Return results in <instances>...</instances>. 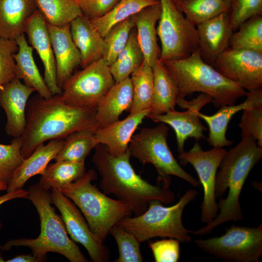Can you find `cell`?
Segmentation results:
<instances>
[{
  "label": "cell",
  "instance_id": "cell-1",
  "mask_svg": "<svg viewBox=\"0 0 262 262\" xmlns=\"http://www.w3.org/2000/svg\"><path fill=\"white\" fill-rule=\"evenodd\" d=\"M96 108L80 109L65 103L61 94L46 98L38 94L27 103L26 123L20 137L24 159L45 142L65 139L81 130L97 129Z\"/></svg>",
  "mask_w": 262,
  "mask_h": 262
},
{
  "label": "cell",
  "instance_id": "cell-2",
  "mask_svg": "<svg viewBox=\"0 0 262 262\" xmlns=\"http://www.w3.org/2000/svg\"><path fill=\"white\" fill-rule=\"evenodd\" d=\"M131 157L128 149L124 154L114 156L103 145L95 148L92 161L101 177L102 191L128 204L135 216L144 213L152 200L164 204L174 202L175 195L169 187L153 185L135 172Z\"/></svg>",
  "mask_w": 262,
  "mask_h": 262
},
{
  "label": "cell",
  "instance_id": "cell-3",
  "mask_svg": "<svg viewBox=\"0 0 262 262\" xmlns=\"http://www.w3.org/2000/svg\"><path fill=\"white\" fill-rule=\"evenodd\" d=\"M262 157V147L251 138L242 139L234 147L226 152L215 177V194L220 197L229 189L225 199L220 198L219 212L216 217L204 227L192 233L204 235L220 225L230 221L243 219L239 201L243 187L249 172Z\"/></svg>",
  "mask_w": 262,
  "mask_h": 262
},
{
  "label": "cell",
  "instance_id": "cell-4",
  "mask_svg": "<svg viewBox=\"0 0 262 262\" xmlns=\"http://www.w3.org/2000/svg\"><path fill=\"white\" fill-rule=\"evenodd\" d=\"M28 199L34 205L39 216L40 232L34 239L20 238L7 241L2 250H9L14 246L29 247L32 254L42 262L48 252H54L65 257L71 262H87L78 246L68 236L61 216L51 206L50 192L38 183L31 186Z\"/></svg>",
  "mask_w": 262,
  "mask_h": 262
},
{
  "label": "cell",
  "instance_id": "cell-5",
  "mask_svg": "<svg viewBox=\"0 0 262 262\" xmlns=\"http://www.w3.org/2000/svg\"><path fill=\"white\" fill-rule=\"evenodd\" d=\"M162 63L178 85L179 98L200 92L211 97L214 106L220 108L235 104L239 98L246 96L245 89L204 62L199 49L185 58Z\"/></svg>",
  "mask_w": 262,
  "mask_h": 262
},
{
  "label": "cell",
  "instance_id": "cell-6",
  "mask_svg": "<svg viewBox=\"0 0 262 262\" xmlns=\"http://www.w3.org/2000/svg\"><path fill=\"white\" fill-rule=\"evenodd\" d=\"M94 169L60 189L79 209L96 237L104 243L111 229L132 213L126 203L109 196L92 182L97 179Z\"/></svg>",
  "mask_w": 262,
  "mask_h": 262
},
{
  "label": "cell",
  "instance_id": "cell-7",
  "mask_svg": "<svg viewBox=\"0 0 262 262\" xmlns=\"http://www.w3.org/2000/svg\"><path fill=\"white\" fill-rule=\"evenodd\" d=\"M197 194L196 189H189L176 204L168 207L160 201L152 200L144 213L134 217L126 216L117 225L133 234L141 243L155 237L171 238L189 243L192 231L184 226L182 215L185 207Z\"/></svg>",
  "mask_w": 262,
  "mask_h": 262
},
{
  "label": "cell",
  "instance_id": "cell-8",
  "mask_svg": "<svg viewBox=\"0 0 262 262\" xmlns=\"http://www.w3.org/2000/svg\"><path fill=\"white\" fill-rule=\"evenodd\" d=\"M168 127L160 123L152 128H144L133 135L128 150L131 156L141 164H150L155 167L158 180L164 186L169 187L171 176L179 177L194 187H199L200 182L186 172L174 157L167 143Z\"/></svg>",
  "mask_w": 262,
  "mask_h": 262
},
{
  "label": "cell",
  "instance_id": "cell-9",
  "mask_svg": "<svg viewBox=\"0 0 262 262\" xmlns=\"http://www.w3.org/2000/svg\"><path fill=\"white\" fill-rule=\"evenodd\" d=\"M161 14L157 29L161 43L160 60L185 58L199 49L197 29L172 0H159Z\"/></svg>",
  "mask_w": 262,
  "mask_h": 262
},
{
  "label": "cell",
  "instance_id": "cell-10",
  "mask_svg": "<svg viewBox=\"0 0 262 262\" xmlns=\"http://www.w3.org/2000/svg\"><path fill=\"white\" fill-rule=\"evenodd\" d=\"M201 250L226 262H260L262 224L257 227L232 225L220 236L194 240Z\"/></svg>",
  "mask_w": 262,
  "mask_h": 262
},
{
  "label": "cell",
  "instance_id": "cell-11",
  "mask_svg": "<svg viewBox=\"0 0 262 262\" xmlns=\"http://www.w3.org/2000/svg\"><path fill=\"white\" fill-rule=\"evenodd\" d=\"M115 83L110 66L101 58L73 73L63 84L61 96L72 107L96 108Z\"/></svg>",
  "mask_w": 262,
  "mask_h": 262
},
{
  "label": "cell",
  "instance_id": "cell-12",
  "mask_svg": "<svg viewBox=\"0 0 262 262\" xmlns=\"http://www.w3.org/2000/svg\"><path fill=\"white\" fill-rule=\"evenodd\" d=\"M227 150L222 147H213L204 151L196 143L188 151L180 153V164H191L196 170L203 189V199L201 205V222L208 224L214 219L219 212L215 194L216 174L220 162Z\"/></svg>",
  "mask_w": 262,
  "mask_h": 262
},
{
  "label": "cell",
  "instance_id": "cell-13",
  "mask_svg": "<svg viewBox=\"0 0 262 262\" xmlns=\"http://www.w3.org/2000/svg\"><path fill=\"white\" fill-rule=\"evenodd\" d=\"M212 66L248 91L262 87V52L228 47L216 58Z\"/></svg>",
  "mask_w": 262,
  "mask_h": 262
},
{
  "label": "cell",
  "instance_id": "cell-14",
  "mask_svg": "<svg viewBox=\"0 0 262 262\" xmlns=\"http://www.w3.org/2000/svg\"><path fill=\"white\" fill-rule=\"evenodd\" d=\"M50 195L52 204L60 212L67 231L72 239L84 247L93 262H108L110 259L108 248L94 235L76 205L59 189L51 188Z\"/></svg>",
  "mask_w": 262,
  "mask_h": 262
},
{
  "label": "cell",
  "instance_id": "cell-15",
  "mask_svg": "<svg viewBox=\"0 0 262 262\" xmlns=\"http://www.w3.org/2000/svg\"><path fill=\"white\" fill-rule=\"evenodd\" d=\"M212 102V98L203 93L200 94L191 101L185 98H177L176 104L184 112H179L175 109L160 115H149L147 117L156 122L164 123L169 125L176 134L178 151H184L185 141L188 138H194L199 141L204 138L203 131L207 130L202 124L198 113L206 104Z\"/></svg>",
  "mask_w": 262,
  "mask_h": 262
},
{
  "label": "cell",
  "instance_id": "cell-16",
  "mask_svg": "<svg viewBox=\"0 0 262 262\" xmlns=\"http://www.w3.org/2000/svg\"><path fill=\"white\" fill-rule=\"evenodd\" d=\"M35 90L21 82L16 77L0 87V105L5 112L6 134L20 137L26 123V108L29 98Z\"/></svg>",
  "mask_w": 262,
  "mask_h": 262
},
{
  "label": "cell",
  "instance_id": "cell-17",
  "mask_svg": "<svg viewBox=\"0 0 262 262\" xmlns=\"http://www.w3.org/2000/svg\"><path fill=\"white\" fill-rule=\"evenodd\" d=\"M24 33L42 62L44 79L49 89L53 95L61 94L62 89L57 82L55 61L47 23L38 9L28 19Z\"/></svg>",
  "mask_w": 262,
  "mask_h": 262
},
{
  "label": "cell",
  "instance_id": "cell-18",
  "mask_svg": "<svg viewBox=\"0 0 262 262\" xmlns=\"http://www.w3.org/2000/svg\"><path fill=\"white\" fill-rule=\"evenodd\" d=\"M196 27L201 57L204 62L212 66L216 58L229 47L233 33L229 13H222Z\"/></svg>",
  "mask_w": 262,
  "mask_h": 262
},
{
  "label": "cell",
  "instance_id": "cell-19",
  "mask_svg": "<svg viewBox=\"0 0 262 262\" xmlns=\"http://www.w3.org/2000/svg\"><path fill=\"white\" fill-rule=\"evenodd\" d=\"M47 26L55 61L57 82L62 89L75 68L80 65L81 54L72 38L70 24L58 26L47 23Z\"/></svg>",
  "mask_w": 262,
  "mask_h": 262
},
{
  "label": "cell",
  "instance_id": "cell-20",
  "mask_svg": "<svg viewBox=\"0 0 262 262\" xmlns=\"http://www.w3.org/2000/svg\"><path fill=\"white\" fill-rule=\"evenodd\" d=\"M246 97L243 102L238 105L222 106L213 115H206L200 112L198 113L200 118L204 120L209 127V133L207 140L209 145L218 147L230 146L233 142L227 139L226 133L232 116L245 109L262 106V88L248 91Z\"/></svg>",
  "mask_w": 262,
  "mask_h": 262
},
{
  "label": "cell",
  "instance_id": "cell-21",
  "mask_svg": "<svg viewBox=\"0 0 262 262\" xmlns=\"http://www.w3.org/2000/svg\"><path fill=\"white\" fill-rule=\"evenodd\" d=\"M147 109L130 115L121 120L98 129L95 138L98 144L105 146L109 152L114 156L126 153L134 132L144 119L150 114Z\"/></svg>",
  "mask_w": 262,
  "mask_h": 262
},
{
  "label": "cell",
  "instance_id": "cell-22",
  "mask_svg": "<svg viewBox=\"0 0 262 262\" xmlns=\"http://www.w3.org/2000/svg\"><path fill=\"white\" fill-rule=\"evenodd\" d=\"M64 140L65 139H54L46 145L41 144L24 159L8 182L7 192L22 189L31 178L41 175L61 149Z\"/></svg>",
  "mask_w": 262,
  "mask_h": 262
},
{
  "label": "cell",
  "instance_id": "cell-23",
  "mask_svg": "<svg viewBox=\"0 0 262 262\" xmlns=\"http://www.w3.org/2000/svg\"><path fill=\"white\" fill-rule=\"evenodd\" d=\"M161 11L159 1L132 15L137 40L144 61L152 67L160 59L161 55V49L157 43L156 24L160 19Z\"/></svg>",
  "mask_w": 262,
  "mask_h": 262
},
{
  "label": "cell",
  "instance_id": "cell-24",
  "mask_svg": "<svg viewBox=\"0 0 262 262\" xmlns=\"http://www.w3.org/2000/svg\"><path fill=\"white\" fill-rule=\"evenodd\" d=\"M132 98L133 89L130 77L115 82L96 107L97 130L118 120L124 111H129Z\"/></svg>",
  "mask_w": 262,
  "mask_h": 262
},
{
  "label": "cell",
  "instance_id": "cell-25",
  "mask_svg": "<svg viewBox=\"0 0 262 262\" xmlns=\"http://www.w3.org/2000/svg\"><path fill=\"white\" fill-rule=\"evenodd\" d=\"M73 41L80 51L81 66L83 68L102 58L104 38L93 26L91 20L83 15L70 23Z\"/></svg>",
  "mask_w": 262,
  "mask_h": 262
},
{
  "label": "cell",
  "instance_id": "cell-26",
  "mask_svg": "<svg viewBox=\"0 0 262 262\" xmlns=\"http://www.w3.org/2000/svg\"><path fill=\"white\" fill-rule=\"evenodd\" d=\"M37 9L35 0H0V37L16 40Z\"/></svg>",
  "mask_w": 262,
  "mask_h": 262
},
{
  "label": "cell",
  "instance_id": "cell-27",
  "mask_svg": "<svg viewBox=\"0 0 262 262\" xmlns=\"http://www.w3.org/2000/svg\"><path fill=\"white\" fill-rule=\"evenodd\" d=\"M16 41L18 47L14 55L16 77L33 88L41 97L50 98L53 95L40 73L33 58V48L29 45L24 33L18 36Z\"/></svg>",
  "mask_w": 262,
  "mask_h": 262
},
{
  "label": "cell",
  "instance_id": "cell-28",
  "mask_svg": "<svg viewBox=\"0 0 262 262\" xmlns=\"http://www.w3.org/2000/svg\"><path fill=\"white\" fill-rule=\"evenodd\" d=\"M152 69L153 98L149 115H160L175 109L179 88L160 60L156 62Z\"/></svg>",
  "mask_w": 262,
  "mask_h": 262
},
{
  "label": "cell",
  "instance_id": "cell-29",
  "mask_svg": "<svg viewBox=\"0 0 262 262\" xmlns=\"http://www.w3.org/2000/svg\"><path fill=\"white\" fill-rule=\"evenodd\" d=\"M86 172L84 162L55 161L48 164L41 175L38 183L47 190H60L82 176Z\"/></svg>",
  "mask_w": 262,
  "mask_h": 262
},
{
  "label": "cell",
  "instance_id": "cell-30",
  "mask_svg": "<svg viewBox=\"0 0 262 262\" xmlns=\"http://www.w3.org/2000/svg\"><path fill=\"white\" fill-rule=\"evenodd\" d=\"M96 130L95 128L81 130L67 136L55 161L84 162L91 151L98 145L95 138Z\"/></svg>",
  "mask_w": 262,
  "mask_h": 262
},
{
  "label": "cell",
  "instance_id": "cell-31",
  "mask_svg": "<svg viewBox=\"0 0 262 262\" xmlns=\"http://www.w3.org/2000/svg\"><path fill=\"white\" fill-rule=\"evenodd\" d=\"M133 98L130 114L151 109L153 98V72L152 67L145 61L131 74Z\"/></svg>",
  "mask_w": 262,
  "mask_h": 262
},
{
  "label": "cell",
  "instance_id": "cell-32",
  "mask_svg": "<svg viewBox=\"0 0 262 262\" xmlns=\"http://www.w3.org/2000/svg\"><path fill=\"white\" fill-rule=\"evenodd\" d=\"M195 26L225 13H229L231 0H183L175 3Z\"/></svg>",
  "mask_w": 262,
  "mask_h": 262
},
{
  "label": "cell",
  "instance_id": "cell-33",
  "mask_svg": "<svg viewBox=\"0 0 262 262\" xmlns=\"http://www.w3.org/2000/svg\"><path fill=\"white\" fill-rule=\"evenodd\" d=\"M144 61L143 52L137 40L136 30H131L128 41L119 52L110 69L115 82L130 77L131 73Z\"/></svg>",
  "mask_w": 262,
  "mask_h": 262
},
{
  "label": "cell",
  "instance_id": "cell-34",
  "mask_svg": "<svg viewBox=\"0 0 262 262\" xmlns=\"http://www.w3.org/2000/svg\"><path fill=\"white\" fill-rule=\"evenodd\" d=\"M47 23L64 26L82 15L77 0H35Z\"/></svg>",
  "mask_w": 262,
  "mask_h": 262
},
{
  "label": "cell",
  "instance_id": "cell-35",
  "mask_svg": "<svg viewBox=\"0 0 262 262\" xmlns=\"http://www.w3.org/2000/svg\"><path fill=\"white\" fill-rule=\"evenodd\" d=\"M159 0H120L105 16L91 20L94 28L104 38L111 29L143 8L159 2Z\"/></svg>",
  "mask_w": 262,
  "mask_h": 262
},
{
  "label": "cell",
  "instance_id": "cell-36",
  "mask_svg": "<svg viewBox=\"0 0 262 262\" xmlns=\"http://www.w3.org/2000/svg\"><path fill=\"white\" fill-rule=\"evenodd\" d=\"M232 33L229 48L262 52V16H255L243 22Z\"/></svg>",
  "mask_w": 262,
  "mask_h": 262
},
{
  "label": "cell",
  "instance_id": "cell-37",
  "mask_svg": "<svg viewBox=\"0 0 262 262\" xmlns=\"http://www.w3.org/2000/svg\"><path fill=\"white\" fill-rule=\"evenodd\" d=\"M135 27L132 16L113 27L104 37V49L102 58L109 66L115 61L126 46L131 32Z\"/></svg>",
  "mask_w": 262,
  "mask_h": 262
},
{
  "label": "cell",
  "instance_id": "cell-38",
  "mask_svg": "<svg viewBox=\"0 0 262 262\" xmlns=\"http://www.w3.org/2000/svg\"><path fill=\"white\" fill-rule=\"evenodd\" d=\"M109 234L115 239L118 249V256L114 262H142L141 243L131 233L118 225L114 226Z\"/></svg>",
  "mask_w": 262,
  "mask_h": 262
},
{
  "label": "cell",
  "instance_id": "cell-39",
  "mask_svg": "<svg viewBox=\"0 0 262 262\" xmlns=\"http://www.w3.org/2000/svg\"><path fill=\"white\" fill-rule=\"evenodd\" d=\"M20 137L14 138L10 144H0V180L8 182L24 159L21 153Z\"/></svg>",
  "mask_w": 262,
  "mask_h": 262
},
{
  "label": "cell",
  "instance_id": "cell-40",
  "mask_svg": "<svg viewBox=\"0 0 262 262\" xmlns=\"http://www.w3.org/2000/svg\"><path fill=\"white\" fill-rule=\"evenodd\" d=\"M239 123L241 138H251L262 147V106H254L243 110Z\"/></svg>",
  "mask_w": 262,
  "mask_h": 262
},
{
  "label": "cell",
  "instance_id": "cell-41",
  "mask_svg": "<svg viewBox=\"0 0 262 262\" xmlns=\"http://www.w3.org/2000/svg\"><path fill=\"white\" fill-rule=\"evenodd\" d=\"M259 15L262 16V0H231L229 19L233 31L250 17Z\"/></svg>",
  "mask_w": 262,
  "mask_h": 262
},
{
  "label": "cell",
  "instance_id": "cell-42",
  "mask_svg": "<svg viewBox=\"0 0 262 262\" xmlns=\"http://www.w3.org/2000/svg\"><path fill=\"white\" fill-rule=\"evenodd\" d=\"M17 49L16 40L0 37V87L16 77L14 55Z\"/></svg>",
  "mask_w": 262,
  "mask_h": 262
},
{
  "label": "cell",
  "instance_id": "cell-43",
  "mask_svg": "<svg viewBox=\"0 0 262 262\" xmlns=\"http://www.w3.org/2000/svg\"><path fill=\"white\" fill-rule=\"evenodd\" d=\"M180 241L169 238L150 242L149 246L156 262H177L180 257Z\"/></svg>",
  "mask_w": 262,
  "mask_h": 262
},
{
  "label": "cell",
  "instance_id": "cell-44",
  "mask_svg": "<svg viewBox=\"0 0 262 262\" xmlns=\"http://www.w3.org/2000/svg\"><path fill=\"white\" fill-rule=\"evenodd\" d=\"M82 15L90 20L109 13L120 0H77Z\"/></svg>",
  "mask_w": 262,
  "mask_h": 262
},
{
  "label": "cell",
  "instance_id": "cell-45",
  "mask_svg": "<svg viewBox=\"0 0 262 262\" xmlns=\"http://www.w3.org/2000/svg\"><path fill=\"white\" fill-rule=\"evenodd\" d=\"M28 196V190L22 189L7 192L6 194L0 196V206L9 200L16 198H27ZM2 227L0 221V229Z\"/></svg>",
  "mask_w": 262,
  "mask_h": 262
},
{
  "label": "cell",
  "instance_id": "cell-46",
  "mask_svg": "<svg viewBox=\"0 0 262 262\" xmlns=\"http://www.w3.org/2000/svg\"><path fill=\"white\" fill-rule=\"evenodd\" d=\"M6 262H40L39 260L34 255L32 254H21L8 259Z\"/></svg>",
  "mask_w": 262,
  "mask_h": 262
},
{
  "label": "cell",
  "instance_id": "cell-47",
  "mask_svg": "<svg viewBox=\"0 0 262 262\" xmlns=\"http://www.w3.org/2000/svg\"><path fill=\"white\" fill-rule=\"evenodd\" d=\"M7 183L4 181L0 180V192L7 190Z\"/></svg>",
  "mask_w": 262,
  "mask_h": 262
},
{
  "label": "cell",
  "instance_id": "cell-48",
  "mask_svg": "<svg viewBox=\"0 0 262 262\" xmlns=\"http://www.w3.org/2000/svg\"><path fill=\"white\" fill-rule=\"evenodd\" d=\"M2 250V246L0 245V262H5L2 255L1 251Z\"/></svg>",
  "mask_w": 262,
  "mask_h": 262
},
{
  "label": "cell",
  "instance_id": "cell-49",
  "mask_svg": "<svg viewBox=\"0 0 262 262\" xmlns=\"http://www.w3.org/2000/svg\"><path fill=\"white\" fill-rule=\"evenodd\" d=\"M172 0L173 1V2L174 3H176L177 2H180V1H182L183 0Z\"/></svg>",
  "mask_w": 262,
  "mask_h": 262
}]
</instances>
